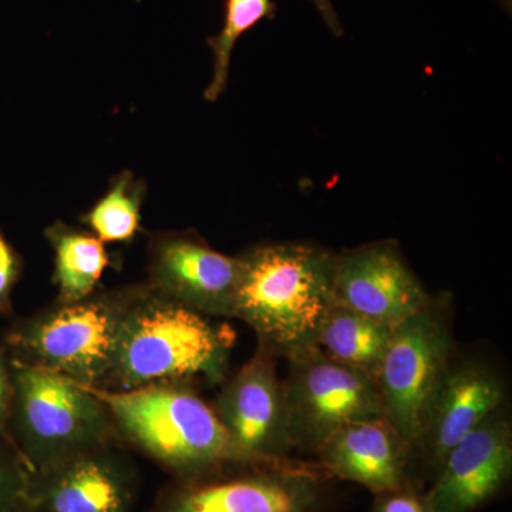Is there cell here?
Instances as JSON below:
<instances>
[{
  "label": "cell",
  "instance_id": "cell-1",
  "mask_svg": "<svg viewBox=\"0 0 512 512\" xmlns=\"http://www.w3.org/2000/svg\"><path fill=\"white\" fill-rule=\"evenodd\" d=\"M87 387L109 410L120 443L156 461L175 481L261 467L239 453L192 383H154L124 392Z\"/></svg>",
  "mask_w": 512,
  "mask_h": 512
},
{
  "label": "cell",
  "instance_id": "cell-12",
  "mask_svg": "<svg viewBox=\"0 0 512 512\" xmlns=\"http://www.w3.org/2000/svg\"><path fill=\"white\" fill-rule=\"evenodd\" d=\"M431 298L392 239L335 255L333 305L396 328Z\"/></svg>",
  "mask_w": 512,
  "mask_h": 512
},
{
  "label": "cell",
  "instance_id": "cell-18",
  "mask_svg": "<svg viewBox=\"0 0 512 512\" xmlns=\"http://www.w3.org/2000/svg\"><path fill=\"white\" fill-rule=\"evenodd\" d=\"M146 184L123 171L111 181L109 190L80 217L103 244H127L141 231V207Z\"/></svg>",
  "mask_w": 512,
  "mask_h": 512
},
{
  "label": "cell",
  "instance_id": "cell-5",
  "mask_svg": "<svg viewBox=\"0 0 512 512\" xmlns=\"http://www.w3.org/2000/svg\"><path fill=\"white\" fill-rule=\"evenodd\" d=\"M134 285L96 292L77 302H59L13 320L3 345L25 365L103 387Z\"/></svg>",
  "mask_w": 512,
  "mask_h": 512
},
{
  "label": "cell",
  "instance_id": "cell-23",
  "mask_svg": "<svg viewBox=\"0 0 512 512\" xmlns=\"http://www.w3.org/2000/svg\"><path fill=\"white\" fill-rule=\"evenodd\" d=\"M377 497L375 512H427L423 497L409 485Z\"/></svg>",
  "mask_w": 512,
  "mask_h": 512
},
{
  "label": "cell",
  "instance_id": "cell-19",
  "mask_svg": "<svg viewBox=\"0 0 512 512\" xmlns=\"http://www.w3.org/2000/svg\"><path fill=\"white\" fill-rule=\"evenodd\" d=\"M276 5L272 0H225L224 25L217 36L207 40L214 55V72L205 89V99L217 101L228 84L229 66L238 39L265 19H274Z\"/></svg>",
  "mask_w": 512,
  "mask_h": 512
},
{
  "label": "cell",
  "instance_id": "cell-11",
  "mask_svg": "<svg viewBox=\"0 0 512 512\" xmlns=\"http://www.w3.org/2000/svg\"><path fill=\"white\" fill-rule=\"evenodd\" d=\"M140 476L120 443L83 451L32 473V512H133Z\"/></svg>",
  "mask_w": 512,
  "mask_h": 512
},
{
  "label": "cell",
  "instance_id": "cell-13",
  "mask_svg": "<svg viewBox=\"0 0 512 512\" xmlns=\"http://www.w3.org/2000/svg\"><path fill=\"white\" fill-rule=\"evenodd\" d=\"M512 426L507 404L461 440L423 495L427 512H473L510 480Z\"/></svg>",
  "mask_w": 512,
  "mask_h": 512
},
{
  "label": "cell",
  "instance_id": "cell-8",
  "mask_svg": "<svg viewBox=\"0 0 512 512\" xmlns=\"http://www.w3.org/2000/svg\"><path fill=\"white\" fill-rule=\"evenodd\" d=\"M322 491L305 467H242L200 480L174 481L151 512H320Z\"/></svg>",
  "mask_w": 512,
  "mask_h": 512
},
{
  "label": "cell",
  "instance_id": "cell-4",
  "mask_svg": "<svg viewBox=\"0 0 512 512\" xmlns=\"http://www.w3.org/2000/svg\"><path fill=\"white\" fill-rule=\"evenodd\" d=\"M12 377L9 436L32 473L120 443L109 410L89 387L15 359Z\"/></svg>",
  "mask_w": 512,
  "mask_h": 512
},
{
  "label": "cell",
  "instance_id": "cell-24",
  "mask_svg": "<svg viewBox=\"0 0 512 512\" xmlns=\"http://www.w3.org/2000/svg\"><path fill=\"white\" fill-rule=\"evenodd\" d=\"M311 2L322 16L323 22L326 23L330 32L335 36H342V23H340L338 12L333 8L332 2L330 0H311Z\"/></svg>",
  "mask_w": 512,
  "mask_h": 512
},
{
  "label": "cell",
  "instance_id": "cell-22",
  "mask_svg": "<svg viewBox=\"0 0 512 512\" xmlns=\"http://www.w3.org/2000/svg\"><path fill=\"white\" fill-rule=\"evenodd\" d=\"M12 393V357H10L5 345L0 343V436L8 440H10L8 423Z\"/></svg>",
  "mask_w": 512,
  "mask_h": 512
},
{
  "label": "cell",
  "instance_id": "cell-10",
  "mask_svg": "<svg viewBox=\"0 0 512 512\" xmlns=\"http://www.w3.org/2000/svg\"><path fill=\"white\" fill-rule=\"evenodd\" d=\"M147 285L208 318H232L241 261L194 232H158L148 244Z\"/></svg>",
  "mask_w": 512,
  "mask_h": 512
},
{
  "label": "cell",
  "instance_id": "cell-20",
  "mask_svg": "<svg viewBox=\"0 0 512 512\" xmlns=\"http://www.w3.org/2000/svg\"><path fill=\"white\" fill-rule=\"evenodd\" d=\"M32 471L12 441L0 436V512H32Z\"/></svg>",
  "mask_w": 512,
  "mask_h": 512
},
{
  "label": "cell",
  "instance_id": "cell-17",
  "mask_svg": "<svg viewBox=\"0 0 512 512\" xmlns=\"http://www.w3.org/2000/svg\"><path fill=\"white\" fill-rule=\"evenodd\" d=\"M393 330L392 326L333 305L320 323L315 346L330 359L376 382Z\"/></svg>",
  "mask_w": 512,
  "mask_h": 512
},
{
  "label": "cell",
  "instance_id": "cell-3",
  "mask_svg": "<svg viewBox=\"0 0 512 512\" xmlns=\"http://www.w3.org/2000/svg\"><path fill=\"white\" fill-rule=\"evenodd\" d=\"M335 255L301 242L258 245L239 255L234 316L276 356L315 345L320 323L333 306Z\"/></svg>",
  "mask_w": 512,
  "mask_h": 512
},
{
  "label": "cell",
  "instance_id": "cell-14",
  "mask_svg": "<svg viewBox=\"0 0 512 512\" xmlns=\"http://www.w3.org/2000/svg\"><path fill=\"white\" fill-rule=\"evenodd\" d=\"M504 404V380L494 367L483 360L451 359L431 399L413 456L419 454L436 474L447 454Z\"/></svg>",
  "mask_w": 512,
  "mask_h": 512
},
{
  "label": "cell",
  "instance_id": "cell-16",
  "mask_svg": "<svg viewBox=\"0 0 512 512\" xmlns=\"http://www.w3.org/2000/svg\"><path fill=\"white\" fill-rule=\"evenodd\" d=\"M45 237L55 254L56 301L77 302L96 293L101 276L113 264L103 242L92 232L63 221L47 227Z\"/></svg>",
  "mask_w": 512,
  "mask_h": 512
},
{
  "label": "cell",
  "instance_id": "cell-15",
  "mask_svg": "<svg viewBox=\"0 0 512 512\" xmlns=\"http://www.w3.org/2000/svg\"><path fill=\"white\" fill-rule=\"evenodd\" d=\"M315 454L333 476L363 485L376 495L409 485L413 448L384 416L346 424Z\"/></svg>",
  "mask_w": 512,
  "mask_h": 512
},
{
  "label": "cell",
  "instance_id": "cell-2",
  "mask_svg": "<svg viewBox=\"0 0 512 512\" xmlns=\"http://www.w3.org/2000/svg\"><path fill=\"white\" fill-rule=\"evenodd\" d=\"M232 343L234 335L225 326L147 284L134 285L101 389L124 392L154 383H192L198 377L221 383Z\"/></svg>",
  "mask_w": 512,
  "mask_h": 512
},
{
  "label": "cell",
  "instance_id": "cell-9",
  "mask_svg": "<svg viewBox=\"0 0 512 512\" xmlns=\"http://www.w3.org/2000/svg\"><path fill=\"white\" fill-rule=\"evenodd\" d=\"M229 439L252 466H285L292 450L276 355L259 345L211 404Z\"/></svg>",
  "mask_w": 512,
  "mask_h": 512
},
{
  "label": "cell",
  "instance_id": "cell-21",
  "mask_svg": "<svg viewBox=\"0 0 512 512\" xmlns=\"http://www.w3.org/2000/svg\"><path fill=\"white\" fill-rule=\"evenodd\" d=\"M23 259L0 228V316L13 313V291L22 278Z\"/></svg>",
  "mask_w": 512,
  "mask_h": 512
},
{
  "label": "cell",
  "instance_id": "cell-7",
  "mask_svg": "<svg viewBox=\"0 0 512 512\" xmlns=\"http://www.w3.org/2000/svg\"><path fill=\"white\" fill-rule=\"evenodd\" d=\"M286 359L282 386L293 448L316 453L346 424L384 416L372 377L330 359L315 345Z\"/></svg>",
  "mask_w": 512,
  "mask_h": 512
},
{
  "label": "cell",
  "instance_id": "cell-6",
  "mask_svg": "<svg viewBox=\"0 0 512 512\" xmlns=\"http://www.w3.org/2000/svg\"><path fill=\"white\" fill-rule=\"evenodd\" d=\"M450 295H437L393 330L377 373L384 417L410 446L419 439L431 399L453 359Z\"/></svg>",
  "mask_w": 512,
  "mask_h": 512
}]
</instances>
